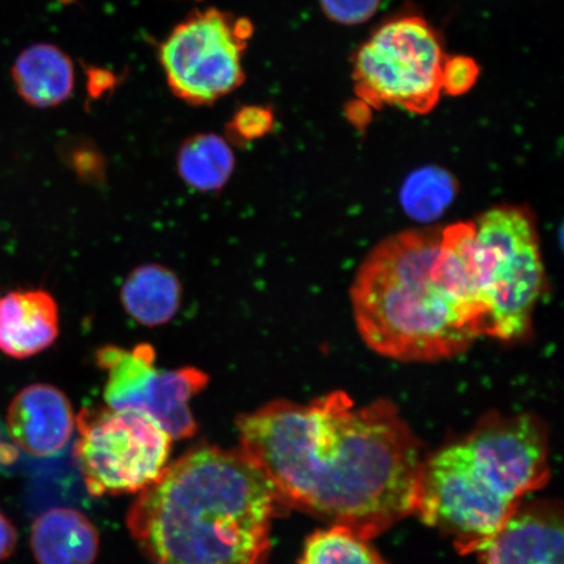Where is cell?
I'll use <instances>...</instances> for the list:
<instances>
[{
	"label": "cell",
	"mask_w": 564,
	"mask_h": 564,
	"mask_svg": "<svg viewBox=\"0 0 564 564\" xmlns=\"http://www.w3.org/2000/svg\"><path fill=\"white\" fill-rule=\"evenodd\" d=\"M236 159L228 140L216 133H197L181 144L176 169L181 180L199 193H216L227 186Z\"/></svg>",
	"instance_id": "e0dca14e"
},
{
	"label": "cell",
	"mask_w": 564,
	"mask_h": 564,
	"mask_svg": "<svg viewBox=\"0 0 564 564\" xmlns=\"http://www.w3.org/2000/svg\"><path fill=\"white\" fill-rule=\"evenodd\" d=\"M237 429L282 505L368 539L414 512L420 442L390 400L357 406L343 391L305 405L274 400L239 415Z\"/></svg>",
	"instance_id": "6da1fadb"
},
{
	"label": "cell",
	"mask_w": 564,
	"mask_h": 564,
	"mask_svg": "<svg viewBox=\"0 0 564 564\" xmlns=\"http://www.w3.org/2000/svg\"><path fill=\"white\" fill-rule=\"evenodd\" d=\"M479 76L477 63L469 56L456 55L443 62L442 91L449 96H463L476 86Z\"/></svg>",
	"instance_id": "44dd1931"
},
{
	"label": "cell",
	"mask_w": 564,
	"mask_h": 564,
	"mask_svg": "<svg viewBox=\"0 0 564 564\" xmlns=\"http://www.w3.org/2000/svg\"><path fill=\"white\" fill-rule=\"evenodd\" d=\"M274 115L271 108L262 105H246L232 115L227 126V137L231 144L246 145L271 133Z\"/></svg>",
	"instance_id": "ffe728a7"
},
{
	"label": "cell",
	"mask_w": 564,
	"mask_h": 564,
	"mask_svg": "<svg viewBox=\"0 0 564 564\" xmlns=\"http://www.w3.org/2000/svg\"><path fill=\"white\" fill-rule=\"evenodd\" d=\"M444 56L438 33L425 19L403 17L379 26L358 48L352 77L358 98L427 115L438 104Z\"/></svg>",
	"instance_id": "8992f818"
},
{
	"label": "cell",
	"mask_w": 564,
	"mask_h": 564,
	"mask_svg": "<svg viewBox=\"0 0 564 564\" xmlns=\"http://www.w3.org/2000/svg\"><path fill=\"white\" fill-rule=\"evenodd\" d=\"M457 193L455 176L438 166H425L413 172L401 187L400 200L406 214L415 220L432 221L444 214Z\"/></svg>",
	"instance_id": "ac0fdd59"
},
{
	"label": "cell",
	"mask_w": 564,
	"mask_h": 564,
	"mask_svg": "<svg viewBox=\"0 0 564 564\" xmlns=\"http://www.w3.org/2000/svg\"><path fill=\"white\" fill-rule=\"evenodd\" d=\"M183 289L167 267L143 264L126 278L121 302L133 321L144 327L164 326L178 313Z\"/></svg>",
	"instance_id": "2e32d148"
},
{
	"label": "cell",
	"mask_w": 564,
	"mask_h": 564,
	"mask_svg": "<svg viewBox=\"0 0 564 564\" xmlns=\"http://www.w3.org/2000/svg\"><path fill=\"white\" fill-rule=\"evenodd\" d=\"M98 546L96 528L75 510L47 511L32 527L31 547L40 564H91Z\"/></svg>",
	"instance_id": "4fadbf2b"
},
{
	"label": "cell",
	"mask_w": 564,
	"mask_h": 564,
	"mask_svg": "<svg viewBox=\"0 0 564 564\" xmlns=\"http://www.w3.org/2000/svg\"><path fill=\"white\" fill-rule=\"evenodd\" d=\"M441 229L397 232L359 265L350 289L359 336L377 355L433 364L485 336L481 313L441 256Z\"/></svg>",
	"instance_id": "3957f363"
},
{
	"label": "cell",
	"mask_w": 564,
	"mask_h": 564,
	"mask_svg": "<svg viewBox=\"0 0 564 564\" xmlns=\"http://www.w3.org/2000/svg\"><path fill=\"white\" fill-rule=\"evenodd\" d=\"M329 20L343 25H359L376 15L382 0H319Z\"/></svg>",
	"instance_id": "7402d4cb"
},
{
	"label": "cell",
	"mask_w": 564,
	"mask_h": 564,
	"mask_svg": "<svg viewBox=\"0 0 564 564\" xmlns=\"http://www.w3.org/2000/svg\"><path fill=\"white\" fill-rule=\"evenodd\" d=\"M563 514L547 500L523 503L477 550L481 564H563Z\"/></svg>",
	"instance_id": "9c48e42d"
},
{
	"label": "cell",
	"mask_w": 564,
	"mask_h": 564,
	"mask_svg": "<svg viewBox=\"0 0 564 564\" xmlns=\"http://www.w3.org/2000/svg\"><path fill=\"white\" fill-rule=\"evenodd\" d=\"M18 546V531L12 521L0 510V562L10 558Z\"/></svg>",
	"instance_id": "603a6c76"
},
{
	"label": "cell",
	"mask_w": 564,
	"mask_h": 564,
	"mask_svg": "<svg viewBox=\"0 0 564 564\" xmlns=\"http://www.w3.org/2000/svg\"><path fill=\"white\" fill-rule=\"evenodd\" d=\"M371 106L366 104L361 98L351 101L345 108V117L351 126H355L357 130H365L369 126L372 119Z\"/></svg>",
	"instance_id": "cb8c5ba5"
},
{
	"label": "cell",
	"mask_w": 564,
	"mask_h": 564,
	"mask_svg": "<svg viewBox=\"0 0 564 564\" xmlns=\"http://www.w3.org/2000/svg\"><path fill=\"white\" fill-rule=\"evenodd\" d=\"M6 430L2 421H0V444L4 442Z\"/></svg>",
	"instance_id": "d4e9b609"
},
{
	"label": "cell",
	"mask_w": 564,
	"mask_h": 564,
	"mask_svg": "<svg viewBox=\"0 0 564 564\" xmlns=\"http://www.w3.org/2000/svg\"><path fill=\"white\" fill-rule=\"evenodd\" d=\"M549 436L533 414L486 415L422 462L414 512L476 553L549 478Z\"/></svg>",
	"instance_id": "277c9868"
},
{
	"label": "cell",
	"mask_w": 564,
	"mask_h": 564,
	"mask_svg": "<svg viewBox=\"0 0 564 564\" xmlns=\"http://www.w3.org/2000/svg\"><path fill=\"white\" fill-rule=\"evenodd\" d=\"M76 419L59 388L35 383L11 401L6 433L19 449L35 457L58 456L73 438Z\"/></svg>",
	"instance_id": "30bf717a"
},
{
	"label": "cell",
	"mask_w": 564,
	"mask_h": 564,
	"mask_svg": "<svg viewBox=\"0 0 564 564\" xmlns=\"http://www.w3.org/2000/svg\"><path fill=\"white\" fill-rule=\"evenodd\" d=\"M300 564H386L369 539L344 525L315 532L306 542Z\"/></svg>",
	"instance_id": "d6986e66"
},
{
	"label": "cell",
	"mask_w": 564,
	"mask_h": 564,
	"mask_svg": "<svg viewBox=\"0 0 564 564\" xmlns=\"http://www.w3.org/2000/svg\"><path fill=\"white\" fill-rule=\"evenodd\" d=\"M12 82L23 101L48 109L66 102L75 88V68L69 56L52 44H34L18 55Z\"/></svg>",
	"instance_id": "7c38bea8"
},
{
	"label": "cell",
	"mask_w": 564,
	"mask_h": 564,
	"mask_svg": "<svg viewBox=\"0 0 564 564\" xmlns=\"http://www.w3.org/2000/svg\"><path fill=\"white\" fill-rule=\"evenodd\" d=\"M76 458L94 496L144 490L166 468L172 436L144 412L83 409Z\"/></svg>",
	"instance_id": "52a82bcc"
},
{
	"label": "cell",
	"mask_w": 564,
	"mask_h": 564,
	"mask_svg": "<svg viewBox=\"0 0 564 564\" xmlns=\"http://www.w3.org/2000/svg\"><path fill=\"white\" fill-rule=\"evenodd\" d=\"M280 506L242 451L197 447L140 491L127 527L159 564H267Z\"/></svg>",
	"instance_id": "7a4b0ae2"
},
{
	"label": "cell",
	"mask_w": 564,
	"mask_h": 564,
	"mask_svg": "<svg viewBox=\"0 0 564 564\" xmlns=\"http://www.w3.org/2000/svg\"><path fill=\"white\" fill-rule=\"evenodd\" d=\"M96 361L108 377L104 397L109 408L141 412L148 390L159 371L156 351L152 345L139 344L130 350L108 345L97 351Z\"/></svg>",
	"instance_id": "9a60e30c"
},
{
	"label": "cell",
	"mask_w": 564,
	"mask_h": 564,
	"mask_svg": "<svg viewBox=\"0 0 564 564\" xmlns=\"http://www.w3.org/2000/svg\"><path fill=\"white\" fill-rule=\"evenodd\" d=\"M475 268L485 336L517 341L531 334L533 313L544 293L545 265L532 212L494 207L475 221Z\"/></svg>",
	"instance_id": "5b68a950"
},
{
	"label": "cell",
	"mask_w": 564,
	"mask_h": 564,
	"mask_svg": "<svg viewBox=\"0 0 564 564\" xmlns=\"http://www.w3.org/2000/svg\"><path fill=\"white\" fill-rule=\"evenodd\" d=\"M208 382L207 373L196 368L158 371L141 412L151 415L172 438H192L197 432V425L189 401L197 397Z\"/></svg>",
	"instance_id": "5bb4252c"
},
{
	"label": "cell",
	"mask_w": 564,
	"mask_h": 564,
	"mask_svg": "<svg viewBox=\"0 0 564 564\" xmlns=\"http://www.w3.org/2000/svg\"><path fill=\"white\" fill-rule=\"evenodd\" d=\"M251 21L209 9L181 21L162 42L159 58L173 94L189 105H210L245 82L243 53Z\"/></svg>",
	"instance_id": "ba28073f"
},
{
	"label": "cell",
	"mask_w": 564,
	"mask_h": 564,
	"mask_svg": "<svg viewBox=\"0 0 564 564\" xmlns=\"http://www.w3.org/2000/svg\"><path fill=\"white\" fill-rule=\"evenodd\" d=\"M59 336V307L44 289L0 295V352L26 359L51 348Z\"/></svg>",
	"instance_id": "8fae6325"
}]
</instances>
